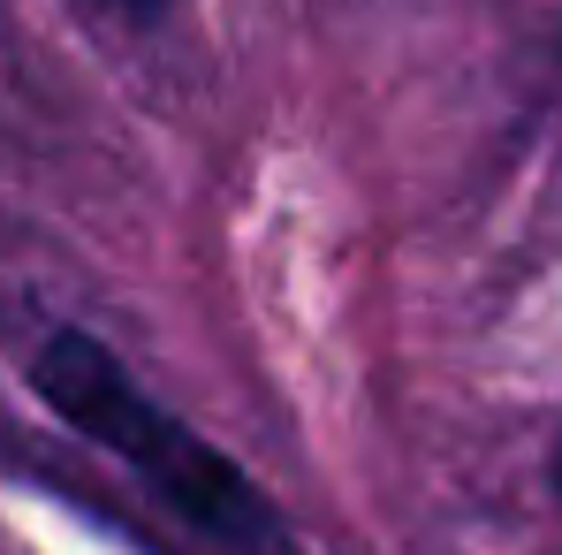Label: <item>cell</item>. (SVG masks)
<instances>
[{
	"instance_id": "2",
	"label": "cell",
	"mask_w": 562,
	"mask_h": 555,
	"mask_svg": "<svg viewBox=\"0 0 562 555\" xmlns=\"http://www.w3.org/2000/svg\"><path fill=\"white\" fill-rule=\"evenodd\" d=\"M77 8L99 15V23H130V31H153V23L176 15V0H77Z\"/></svg>"
},
{
	"instance_id": "1",
	"label": "cell",
	"mask_w": 562,
	"mask_h": 555,
	"mask_svg": "<svg viewBox=\"0 0 562 555\" xmlns=\"http://www.w3.org/2000/svg\"><path fill=\"white\" fill-rule=\"evenodd\" d=\"M31 388H38V403L61 426H77L153 502H168L190 533H205L221 548H267L274 541L267 495L221 457L205 434H190L160 396H145V380H130V366L99 335H77V328L46 335L38 358H31Z\"/></svg>"
}]
</instances>
